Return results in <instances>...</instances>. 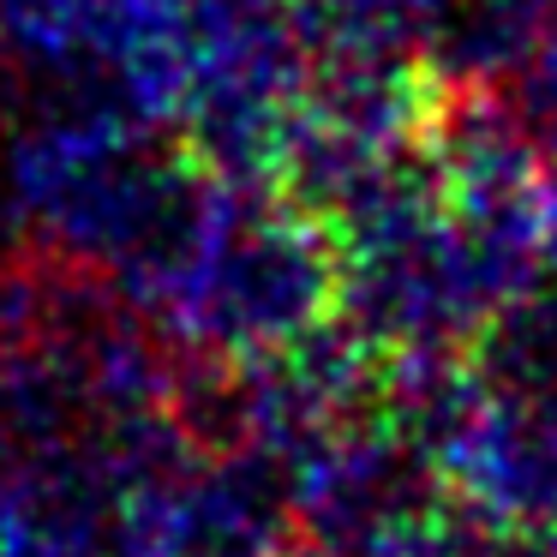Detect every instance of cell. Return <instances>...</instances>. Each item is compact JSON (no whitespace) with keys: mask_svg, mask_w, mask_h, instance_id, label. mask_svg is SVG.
<instances>
[{"mask_svg":"<svg viewBox=\"0 0 557 557\" xmlns=\"http://www.w3.org/2000/svg\"><path fill=\"white\" fill-rule=\"evenodd\" d=\"M205 186L210 169L181 138L121 109L54 102L7 145V198L37 246L109 270L126 294L157 276Z\"/></svg>","mask_w":557,"mask_h":557,"instance_id":"2","label":"cell"},{"mask_svg":"<svg viewBox=\"0 0 557 557\" xmlns=\"http://www.w3.org/2000/svg\"><path fill=\"white\" fill-rule=\"evenodd\" d=\"M330 240L336 318L377 360L473 354L480 330L516 300V282L456 216L432 162L330 222Z\"/></svg>","mask_w":557,"mask_h":557,"instance_id":"4","label":"cell"},{"mask_svg":"<svg viewBox=\"0 0 557 557\" xmlns=\"http://www.w3.org/2000/svg\"><path fill=\"white\" fill-rule=\"evenodd\" d=\"M198 354L54 246L0 252V437H54L181 408Z\"/></svg>","mask_w":557,"mask_h":557,"instance_id":"1","label":"cell"},{"mask_svg":"<svg viewBox=\"0 0 557 557\" xmlns=\"http://www.w3.org/2000/svg\"><path fill=\"white\" fill-rule=\"evenodd\" d=\"M276 557H330V552H318V545H312V540H300V533H294V540H288V545H282V552H276Z\"/></svg>","mask_w":557,"mask_h":557,"instance_id":"6","label":"cell"},{"mask_svg":"<svg viewBox=\"0 0 557 557\" xmlns=\"http://www.w3.org/2000/svg\"><path fill=\"white\" fill-rule=\"evenodd\" d=\"M456 0H294L312 66H425Z\"/></svg>","mask_w":557,"mask_h":557,"instance_id":"5","label":"cell"},{"mask_svg":"<svg viewBox=\"0 0 557 557\" xmlns=\"http://www.w3.org/2000/svg\"><path fill=\"white\" fill-rule=\"evenodd\" d=\"M205 360H264L336 318V240L282 186L210 174L198 216L133 294Z\"/></svg>","mask_w":557,"mask_h":557,"instance_id":"3","label":"cell"}]
</instances>
